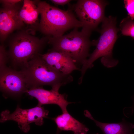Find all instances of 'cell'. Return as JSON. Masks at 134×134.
<instances>
[{"label": "cell", "mask_w": 134, "mask_h": 134, "mask_svg": "<svg viewBox=\"0 0 134 134\" xmlns=\"http://www.w3.org/2000/svg\"><path fill=\"white\" fill-rule=\"evenodd\" d=\"M106 1L101 0H79L73 9L82 25V29L91 32L97 29L105 17Z\"/></svg>", "instance_id": "6"}, {"label": "cell", "mask_w": 134, "mask_h": 134, "mask_svg": "<svg viewBox=\"0 0 134 134\" xmlns=\"http://www.w3.org/2000/svg\"><path fill=\"white\" fill-rule=\"evenodd\" d=\"M121 34L134 38V21L128 16L123 19L120 24Z\"/></svg>", "instance_id": "15"}, {"label": "cell", "mask_w": 134, "mask_h": 134, "mask_svg": "<svg viewBox=\"0 0 134 134\" xmlns=\"http://www.w3.org/2000/svg\"><path fill=\"white\" fill-rule=\"evenodd\" d=\"M125 7L129 17L132 20L134 19V0H124Z\"/></svg>", "instance_id": "17"}, {"label": "cell", "mask_w": 134, "mask_h": 134, "mask_svg": "<svg viewBox=\"0 0 134 134\" xmlns=\"http://www.w3.org/2000/svg\"><path fill=\"white\" fill-rule=\"evenodd\" d=\"M39 54L30 60L27 66L21 70L25 76L28 90L44 85L61 87L72 81L70 74H64L52 68Z\"/></svg>", "instance_id": "5"}, {"label": "cell", "mask_w": 134, "mask_h": 134, "mask_svg": "<svg viewBox=\"0 0 134 134\" xmlns=\"http://www.w3.org/2000/svg\"><path fill=\"white\" fill-rule=\"evenodd\" d=\"M132 99L133 102L132 106L131 107L132 112L131 113L132 114H133L134 113V95L132 97Z\"/></svg>", "instance_id": "20"}, {"label": "cell", "mask_w": 134, "mask_h": 134, "mask_svg": "<svg viewBox=\"0 0 134 134\" xmlns=\"http://www.w3.org/2000/svg\"><path fill=\"white\" fill-rule=\"evenodd\" d=\"M8 61V57L7 51L3 44L0 46V68L6 66V64Z\"/></svg>", "instance_id": "16"}, {"label": "cell", "mask_w": 134, "mask_h": 134, "mask_svg": "<svg viewBox=\"0 0 134 134\" xmlns=\"http://www.w3.org/2000/svg\"><path fill=\"white\" fill-rule=\"evenodd\" d=\"M23 1L13 6L3 7L0 9V39L1 44L14 31L22 30L23 25L19 13Z\"/></svg>", "instance_id": "9"}, {"label": "cell", "mask_w": 134, "mask_h": 134, "mask_svg": "<svg viewBox=\"0 0 134 134\" xmlns=\"http://www.w3.org/2000/svg\"><path fill=\"white\" fill-rule=\"evenodd\" d=\"M22 1L21 0H0V2L2 6L7 7L14 6Z\"/></svg>", "instance_id": "18"}, {"label": "cell", "mask_w": 134, "mask_h": 134, "mask_svg": "<svg viewBox=\"0 0 134 134\" xmlns=\"http://www.w3.org/2000/svg\"><path fill=\"white\" fill-rule=\"evenodd\" d=\"M50 1L55 5L63 6L68 3L71 0H51Z\"/></svg>", "instance_id": "19"}, {"label": "cell", "mask_w": 134, "mask_h": 134, "mask_svg": "<svg viewBox=\"0 0 134 134\" xmlns=\"http://www.w3.org/2000/svg\"><path fill=\"white\" fill-rule=\"evenodd\" d=\"M39 15V11L34 1L23 0L19 13L23 25L21 30L35 35L36 31H38L40 20L38 18Z\"/></svg>", "instance_id": "12"}, {"label": "cell", "mask_w": 134, "mask_h": 134, "mask_svg": "<svg viewBox=\"0 0 134 134\" xmlns=\"http://www.w3.org/2000/svg\"><path fill=\"white\" fill-rule=\"evenodd\" d=\"M58 129L70 131L74 134H86L89 129L84 125L72 117L68 112L53 118Z\"/></svg>", "instance_id": "14"}, {"label": "cell", "mask_w": 134, "mask_h": 134, "mask_svg": "<svg viewBox=\"0 0 134 134\" xmlns=\"http://www.w3.org/2000/svg\"><path fill=\"white\" fill-rule=\"evenodd\" d=\"M84 114L86 117L94 122L104 134H134L133 132L134 124L127 122L124 118L119 123H106L95 120L88 110H85Z\"/></svg>", "instance_id": "13"}, {"label": "cell", "mask_w": 134, "mask_h": 134, "mask_svg": "<svg viewBox=\"0 0 134 134\" xmlns=\"http://www.w3.org/2000/svg\"><path fill=\"white\" fill-rule=\"evenodd\" d=\"M99 134L98 133H96V134Z\"/></svg>", "instance_id": "21"}, {"label": "cell", "mask_w": 134, "mask_h": 134, "mask_svg": "<svg viewBox=\"0 0 134 134\" xmlns=\"http://www.w3.org/2000/svg\"><path fill=\"white\" fill-rule=\"evenodd\" d=\"M39 55L49 66L64 74L70 75L74 70H80L70 56L63 52L49 51Z\"/></svg>", "instance_id": "11"}, {"label": "cell", "mask_w": 134, "mask_h": 134, "mask_svg": "<svg viewBox=\"0 0 134 134\" xmlns=\"http://www.w3.org/2000/svg\"><path fill=\"white\" fill-rule=\"evenodd\" d=\"M49 112L43 107L38 105L28 109H23L18 105L12 113L7 110L2 111L0 121L2 123L8 121H15L17 122L22 131L27 133L30 130V124L31 123H34L39 126L43 125V119L47 117Z\"/></svg>", "instance_id": "7"}, {"label": "cell", "mask_w": 134, "mask_h": 134, "mask_svg": "<svg viewBox=\"0 0 134 134\" xmlns=\"http://www.w3.org/2000/svg\"><path fill=\"white\" fill-rule=\"evenodd\" d=\"M8 37V61L14 68L19 67L21 69L35 56L41 54L49 37L39 38L22 30L17 31Z\"/></svg>", "instance_id": "2"}, {"label": "cell", "mask_w": 134, "mask_h": 134, "mask_svg": "<svg viewBox=\"0 0 134 134\" xmlns=\"http://www.w3.org/2000/svg\"><path fill=\"white\" fill-rule=\"evenodd\" d=\"M34 1L40 17L38 31L45 36H61L71 29L82 27L71 10L61 9L45 1Z\"/></svg>", "instance_id": "1"}, {"label": "cell", "mask_w": 134, "mask_h": 134, "mask_svg": "<svg viewBox=\"0 0 134 134\" xmlns=\"http://www.w3.org/2000/svg\"><path fill=\"white\" fill-rule=\"evenodd\" d=\"M60 87L59 86L53 87L50 90H45L42 87L32 88L29 89L26 93L37 100L38 105L56 104L60 107L63 113H65L68 112L67 106L72 102L67 101L65 94L59 93V90Z\"/></svg>", "instance_id": "10"}, {"label": "cell", "mask_w": 134, "mask_h": 134, "mask_svg": "<svg viewBox=\"0 0 134 134\" xmlns=\"http://www.w3.org/2000/svg\"><path fill=\"white\" fill-rule=\"evenodd\" d=\"M0 90L4 94L19 97L28 90L26 80L22 71L6 66L0 68Z\"/></svg>", "instance_id": "8"}, {"label": "cell", "mask_w": 134, "mask_h": 134, "mask_svg": "<svg viewBox=\"0 0 134 134\" xmlns=\"http://www.w3.org/2000/svg\"><path fill=\"white\" fill-rule=\"evenodd\" d=\"M91 32L82 29L81 31L75 28L69 33L57 36L49 37L48 43L51 48L49 51L64 53L70 56L77 64H83L90 56L92 45L90 38Z\"/></svg>", "instance_id": "4"}, {"label": "cell", "mask_w": 134, "mask_h": 134, "mask_svg": "<svg viewBox=\"0 0 134 134\" xmlns=\"http://www.w3.org/2000/svg\"><path fill=\"white\" fill-rule=\"evenodd\" d=\"M102 22L100 37L92 41V45L95 46L96 48L80 69L82 77L88 69L93 67L94 62L100 57H101V63L107 68L114 67L118 63V60L112 57L113 49L117 38L119 31L116 25V18L111 16L105 17Z\"/></svg>", "instance_id": "3"}]
</instances>
